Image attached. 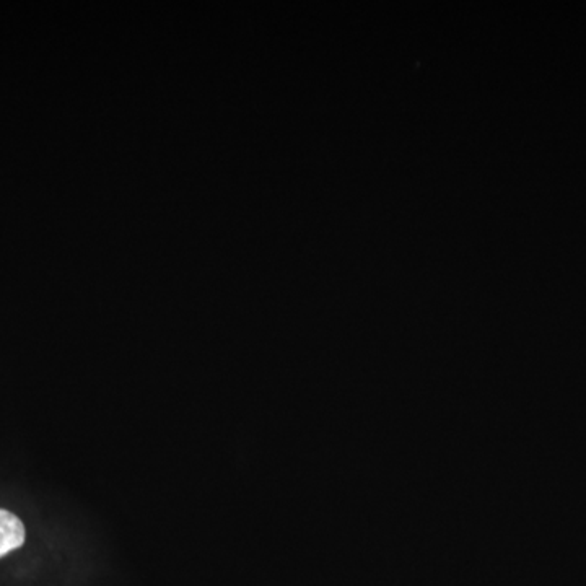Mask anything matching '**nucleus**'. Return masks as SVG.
Returning a JSON list of instances; mask_svg holds the SVG:
<instances>
[{
    "label": "nucleus",
    "instance_id": "1",
    "mask_svg": "<svg viewBox=\"0 0 586 586\" xmlns=\"http://www.w3.org/2000/svg\"><path fill=\"white\" fill-rule=\"evenodd\" d=\"M25 543V526L20 518L7 510H0V557L7 556Z\"/></svg>",
    "mask_w": 586,
    "mask_h": 586
}]
</instances>
